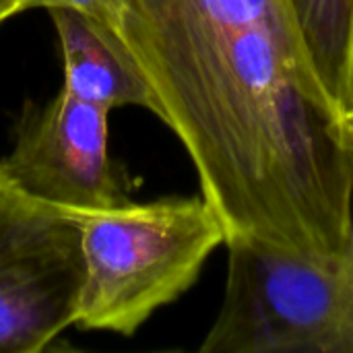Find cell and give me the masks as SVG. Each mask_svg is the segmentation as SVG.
<instances>
[{
    "instance_id": "6da1fadb",
    "label": "cell",
    "mask_w": 353,
    "mask_h": 353,
    "mask_svg": "<svg viewBox=\"0 0 353 353\" xmlns=\"http://www.w3.org/2000/svg\"><path fill=\"white\" fill-rule=\"evenodd\" d=\"M116 33L228 240L337 261L353 201V137L288 0H122Z\"/></svg>"
},
{
    "instance_id": "7a4b0ae2",
    "label": "cell",
    "mask_w": 353,
    "mask_h": 353,
    "mask_svg": "<svg viewBox=\"0 0 353 353\" xmlns=\"http://www.w3.org/2000/svg\"><path fill=\"white\" fill-rule=\"evenodd\" d=\"M83 283L77 325L132 337L157 310L182 298L228 232L199 194L74 211Z\"/></svg>"
},
{
    "instance_id": "3957f363",
    "label": "cell",
    "mask_w": 353,
    "mask_h": 353,
    "mask_svg": "<svg viewBox=\"0 0 353 353\" xmlns=\"http://www.w3.org/2000/svg\"><path fill=\"white\" fill-rule=\"evenodd\" d=\"M219 312L203 353H353V281L321 261L232 238Z\"/></svg>"
},
{
    "instance_id": "277c9868",
    "label": "cell",
    "mask_w": 353,
    "mask_h": 353,
    "mask_svg": "<svg viewBox=\"0 0 353 353\" xmlns=\"http://www.w3.org/2000/svg\"><path fill=\"white\" fill-rule=\"evenodd\" d=\"M83 283L74 211L25 192L0 161V353H41L77 325Z\"/></svg>"
},
{
    "instance_id": "5b68a950",
    "label": "cell",
    "mask_w": 353,
    "mask_h": 353,
    "mask_svg": "<svg viewBox=\"0 0 353 353\" xmlns=\"http://www.w3.org/2000/svg\"><path fill=\"white\" fill-rule=\"evenodd\" d=\"M110 114L60 87L52 99L23 108L0 161L25 192L66 211L126 203L130 184L108 149Z\"/></svg>"
},
{
    "instance_id": "8992f818",
    "label": "cell",
    "mask_w": 353,
    "mask_h": 353,
    "mask_svg": "<svg viewBox=\"0 0 353 353\" xmlns=\"http://www.w3.org/2000/svg\"><path fill=\"white\" fill-rule=\"evenodd\" d=\"M48 12L58 33L66 91L110 112L143 108L155 116V97L116 29L70 8Z\"/></svg>"
},
{
    "instance_id": "52a82bcc",
    "label": "cell",
    "mask_w": 353,
    "mask_h": 353,
    "mask_svg": "<svg viewBox=\"0 0 353 353\" xmlns=\"http://www.w3.org/2000/svg\"><path fill=\"white\" fill-rule=\"evenodd\" d=\"M306 56L343 112L353 108V0H288Z\"/></svg>"
},
{
    "instance_id": "ba28073f",
    "label": "cell",
    "mask_w": 353,
    "mask_h": 353,
    "mask_svg": "<svg viewBox=\"0 0 353 353\" xmlns=\"http://www.w3.org/2000/svg\"><path fill=\"white\" fill-rule=\"evenodd\" d=\"M33 8H43V10L70 8V10H79V12H83L91 19H97V21L110 25L112 29H116L122 0H23L21 2V12L33 10Z\"/></svg>"
},
{
    "instance_id": "9c48e42d",
    "label": "cell",
    "mask_w": 353,
    "mask_h": 353,
    "mask_svg": "<svg viewBox=\"0 0 353 353\" xmlns=\"http://www.w3.org/2000/svg\"><path fill=\"white\" fill-rule=\"evenodd\" d=\"M341 263L345 267V271L350 273L353 281V201H352V211H350V228H347V242L341 254Z\"/></svg>"
},
{
    "instance_id": "30bf717a",
    "label": "cell",
    "mask_w": 353,
    "mask_h": 353,
    "mask_svg": "<svg viewBox=\"0 0 353 353\" xmlns=\"http://www.w3.org/2000/svg\"><path fill=\"white\" fill-rule=\"evenodd\" d=\"M21 2L23 0H0V25L21 12Z\"/></svg>"
},
{
    "instance_id": "8fae6325",
    "label": "cell",
    "mask_w": 353,
    "mask_h": 353,
    "mask_svg": "<svg viewBox=\"0 0 353 353\" xmlns=\"http://www.w3.org/2000/svg\"><path fill=\"white\" fill-rule=\"evenodd\" d=\"M341 118H343V124H345V128L350 130V134H352V137H353V108H350V110H345Z\"/></svg>"
}]
</instances>
